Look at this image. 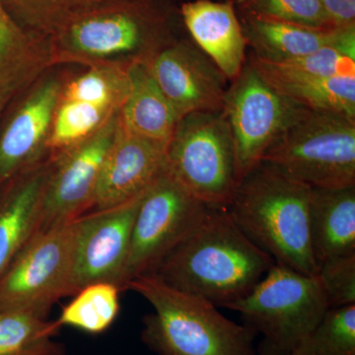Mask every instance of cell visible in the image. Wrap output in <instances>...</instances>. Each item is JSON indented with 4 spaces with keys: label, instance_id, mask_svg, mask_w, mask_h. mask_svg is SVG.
I'll return each mask as SVG.
<instances>
[{
    "label": "cell",
    "instance_id": "8992f818",
    "mask_svg": "<svg viewBox=\"0 0 355 355\" xmlns=\"http://www.w3.org/2000/svg\"><path fill=\"white\" fill-rule=\"evenodd\" d=\"M261 162L310 188L355 186V120L307 109Z\"/></svg>",
    "mask_w": 355,
    "mask_h": 355
},
{
    "label": "cell",
    "instance_id": "6da1fadb",
    "mask_svg": "<svg viewBox=\"0 0 355 355\" xmlns=\"http://www.w3.org/2000/svg\"><path fill=\"white\" fill-rule=\"evenodd\" d=\"M184 29L171 0H108L69 9L51 37L55 65L146 64Z\"/></svg>",
    "mask_w": 355,
    "mask_h": 355
},
{
    "label": "cell",
    "instance_id": "1f68e13d",
    "mask_svg": "<svg viewBox=\"0 0 355 355\" xmlns=\"http://www.w3.org/2000/svg\"><path fill=\"white\" fill-rule=\"evenodd\" d=\"M69 9L77 8L92 6V4L100 3V2L108 1V0H65Z\"/></svg>",
    "mask_w": 355,
    "mask_h": 355
},
{
    "label": "cell",
    "instance_id": "4dcf8cb0",
    "mask_svg": "<svg viewBox=\"0 0 355 355\" xmlns=\"http://www.w3.org/2000/svg\"><path fill=\"white\" fill-rule=\"evenodd\" d=\"M324 12L335 29L355 28V0H320Z\"/></svg>",
    "mask_w": 355,
    "mask_h": 355
},
{
    "label": "cell",
    "instance_id": "4316f807",
    "mask_svg": "<svg viewBox=\"0 0 355 355\" xmlns=\"http://www.w3.org/2000/svg\"><path fill=\"white\" fill-rule=\"evenodd\" d=\"M256 64L289 76L330 77L355 76V37L343 43L324 46L316 53L286 62H263L250 57Z\"/></svg>",
    "mask_w": 355,
    "mask_h": 355
},
{
    "label": "cell",
    "instance_id": "83f0119b",
    "mask_svg": "<svg viewBox=\"0 0 355 355\" xmlns=\"http://www.w3.org/2000/svg\"><path fill=\"white\" fill-rule=\"evenodd\" d=\"M233 2L239 15L280 21L313 29L335 30L324 14L320 0H234Z\"/></svg>",
    "mask_w": 355,
    "mask_h": 355
},
{
    "label": "cell",
    "instance_id": "f546056e",
    "mask_svg": "<svg viewBox=\"0 0 355 355\" xmlns=\"http://www.w3.org/2000/svg\"><path fill=\"white\" fill-rule=\"evenodd\" d=\"M317 277L330 308L355 304V254L324 261Z\"/></svg>",
    "mask_w": 355,
    "mask_h": 355
},
{
    "label": "cell",
    "instance_id": "9a60e30c",
    "mask_svg": "<svg viewBox=\"0 0 355 355\" xmlns=\"http://www.w3.org/2000/svg\"><path fill=\"white\" fill-rule=\"evenodd\" d=\"M144 65L179 119L223 110L229 81L187 33Z\"/></svg>",
    "mask_w": 355,
    "mask_h": 355
},
{
    "label": "cell",
    "instance_id": "e575fe53",
    "mask_svg": "<svg viewBox=\"0 0 355 355\" xmlns=\"http://www.w3.org/2000/svg\"><path fill=\"white\" fill-rule=\"evenodd\" d=\"M261 355H266V354H261Z\"/></svg>",
    "mask_w": 355,
    "mask_h": 355
},
{
    "label": "cell",
    "instance_id": "44dd1931",
    "mask_svg": "<svg viewBox=\"0 0 355 355\" xmlns=\"http://www.w3.org/2000/svg\"><path fill=\"white\" fill-rule=\"evenodd\" d=\"M309 225L318 266L331 259L355 254V186L311 188Z\"/></svg>",
    "mask_w": 355,
    "mask_h": 355
},
{
    "label": "cell",
    "instance_id": "d6a6232c",
    "mask_svg": "<svg viewBox=\"0 0 355 355\" xmlns=\"http://www.w3.org/2000/svg\"><path fill=\"white\" fill-rule=\"evenodd\" d=\"M4 108L3 107L1 106V105H0V116H1V113H2V111H3Z\"/></svg>",
    "mask_w": 355,
    "mask_h": 355
},
{
    "label": "cell",
    "instance_id": "d6986e66",
    "mask_svg": "<svg viewBox=\"0 0 355 355\" xmlns=\"http://www.w3.org/2000/svg\"><path fill=\"white\" fill-rule=\"evenodd\" d=\"M53 67L51 40L23 29L0 1V105L6 108Z\"/></svg>",
    "mask_w": 355,
    "mask_h": 355
},
{
    "label": "cell",
    "instance_id": "7a4b0ae2",
    "mask_svg": "<svg viewBox=\"0 0 355 355\" xmlns=\"http://www.w3.org/2000/svg\"><path fill=\"white\" fill-rule=\"evenodd\" d=\"M275 263L240 230L226 207H210L153 273L178 291L225 308L249 294Z\"/></svg>",
    "mask_w": 355,
    "mask_h": 355
},
{
    "label": "cell",
    "instance_id": "484cf974",
    "mask_svg": "<svg viewBox=\"0 0 355 355\" xmlns=\"http://www.w3.org/2000/svg\"><path fill=\"white\" fill-rule=\"evenodd\" d=\"M287 355H355V304L331 308Z\"/></svg>",
    "mask_w": 355,
    "mask_h": 355
},
{
    "label": "cell",
    "instance_id": "30bf717a",
    "mask_svg": "<svg viewBox=\"0 0 355 355\" xmlns=\"http://www.w3.org/2000/svg\"><path fill=\"white\" fill-rule=\"evenodd\" d=\"M209 209L184 190L169 173H163L140 200L123 289L130 279L153 273L202 221Z\"/></svg>",
    "mask_w": 355,
    "mask_h": 355
},
{
    "label": "cell",
    "instance_id": "ba28073f",
    "mask_svg": "<svg viewBox=\"0 0 355 355\" xmlns=\"http://www.w3.org/2000/svg\"><path fill=\"white\" fill-rule=\"evenodd\" d=\"M76 219L39 231L0 277V310L46 318L64 296L72 295Z\"/></svg>",
    "mask_w": 355,
    "mask_h": 355
},
{
    "label": "cell",
    "instance_id": "8fae6325",
    "mask_svg": "<svg viewBox=\"0 0 355 355\" xmlns=\"http://www.w3.org/2000/svg\"><path fill=\"white\" fill-rule=\"evenodd\" d=\"M128 67H90L64 77L49 141L51 156L92 137L120 114L130 87Z\"/></svg>",
    "mask_w": 355,
    "mask_h": 355
},
{
    "label": "cell",
    "instance_id": "4fadbf2b",
    "mask_svg": "<svg viewBox=\"0 0 355 355\" xmlns=\"http://www.w3.org/2000/svg\"><path fill=\"white\" fill-rule=\"evenodd\" d=\"M57 67V65H55ZM51 67L15 98L0 128V189L49 153L53 116L65 74Z\"/></svg>",
    "mask_w": 355,
    "mask_h": 355
},
{
    "label": "cell",
    "instance_id": "ac0fdd59",
    "mask_svg": "<svg viewBox=\"0 0 355 355\" xmlns=\"http://www.w3.org/2000/svg\"><path fill=\"white\" fill-rule=\"evenodd\" d=\"M50 159L20 173L0 190V277L38 232Z\"/></svg>",
    "mask_w": 355,
    "mask_h": 355
},
{
    "label": "cell",
    "instance_id": "7402d4cb",
    "mask_svg": "<svg viewBox=\"0 0 355 355\" xmlns=\"http://www.w3.org/2000/svg\"><path fill=\"white\" fill-rule=\"evenodd\" d=\"M128 93L120 123L128 132L167 148L180 121L146 65L128 67Z\"/></svg>",
    "mask_w": 355,
    "mask_h": 355
},
{
    "label": "cell",
    "instance_id": "ffe728a7",
    "mask_svg": "<svg viewBox=\"0 0 355 355\" xmlns=\"http://www.w3.org/2000/svg\"><path fill=\"white\" fill-rule=\"evenodd\" d=\"M239 17L252 57L273 64L304 57L355 37V28L320 30L253 16Z\"/></svg>",
    "mask_w": 355,
    "mask_h": 355
},
{
    "label": "cell",
    "instance_id": "5b68a950",
    "mask_svg": "<svg viewBox=\"0 0 355 355\" xmlns=\"http://www.w3.org/2000/svg\"><path fill=\"white\" fill-rule=\"evenodd\" d=\"M263 336L261 354L287 355L331 309L317 275L275 266L245 297L226 306Z\"/></svg>",
    "mask_w": 355,
    "mask_h": 355
},
{
    "label": "cell",
    "instance_id": "e0dca14e",
    "mask_svg": "<svg viewBox=\"0 0 355 355\" xmlns=\"http://www.w3.org/2000/svg\"><path fill=\"white\" fill-rule=\"evenodd\" d=\"M184 31L229 83L247 62V42L234 2L187 0L179 6Z\"/></svg>",
    "mask_w": 355,
    "mask_h": 355
},
{
    "label": "cell",
    "instance_id": "f1b7e54d",
    "mask_svg": "<svg viewBox=\"0 0 355 355\" xmlns=\"http://www.w3.org/2000/svg\"><path fill=\"white\" fill-rule=\"evenodd\" d=\"M26 31L51 40L69 13L65 0H0Z\"/></svg>",
    "mask_w": 355,
    "mask_h": 355
},
{
    "label": "cell",
    "instance_id": "d4e9b609",
    "mask_svg": "<svg viewBox=\"0 0 355 355\" xmlns=\"http://www.w3.org/2000/svg\"><path fill=\"white\" fill-rule=\"evenodd\" d=\"M120 288L111 284H95L83 287L73 300L65 306L57 321L91 335L108 330L120 311Z\"/></svg>",
    "mask_w": 355,
    "mask_h": 355
},
{
    "label": "cell",
    "instance_id": "cb8c5ba5",
    "mask_svg": "<svg viewBox=\"0 0 355 355\" xmlns=\"http://www.w3.org/2000/svg\"><path fill=\"white\" fill-rule=\"evenodd\" d=\"M57 321L19 310H0V355H65L64 345L53 340Z\"/></svg>",
    "mask_w": 355,
    "mask_h": 355
},
{
    "label": "cell",
    "instance_id": "603a6c76",
    "mask_svg": "<svg viewBox=\"0 0 355 355\" xmlns=\"http://www.w3.org/2000/svg\"><path fill=\"white\" fill-rule=\"evenodd\" d=\"M250 62L282 94L305 108L342 114L355 120V76H289Z\"/></svg>",
    "mask_w": 355,
    "mask_h": 355
},
{
    "label": "cell",
    "instance_id": "836d02e7",
    "mask_svg": "<svg viewBox=\"0 0 355 355\" xmlns=\"http://www.w3.org/2000/svg\"><path fill=\"white\" fill-rule=\"evenodd\" d=\"M220 1H234V0H220Z\"/></svg>",
    "mask_w": 355,
    "mask_h": 355
},
{
    "label": "cell",
    "instance_id": "52a82bcc",
    "mask_svg": "<svg viewBox=\"0 0 355 355\" xmlns=\"http://www.w3.org/2000/svg\"><path fill=\"white\" fill-rule=\"evenodd\" d=\"M166 171L207 207H228L238 183L234 144L223 110L180 119L166 149Z\"/></svg>",
    "mask_w": 355,
    "mask_h": 355
},
{
    "label": "cell",
    "instance_id": "5bb4252c",
    "mask_svg": "<svg viewBox=\"0 0 355 355\" xmlns=\"http://www.w3.org/2000/svg\"><path fill=\"white\" fill-rule=\"evenodd\" d=\"M141 198L76 219L72 294L95 284L123 289L135 216Z\"/></svg>",
    "mask_w": 355,
    "mask_h": 355
},
{
    "label": "cell",
    "instance_id": "9c48e42d",
    "mask_svg": "<svg viewBox=\"0 0 355 355\" xmlns=\"http://www.w3.org/2000/svg\"><path fill=\"white\" fill-rule=\"evenodd\" d=\"M306 110L270 85L248 58L241 73L229 83L223 105L234 144L237 183Z\"/></svg>",
    "mask_w": 355,
    "mask_h": 355
},
{
    "label": "cell",
    "instance_id": "2e32d148",
    "mask_svg": "<svg viewBox=\"0 0 355 355\" xmlns=\"http://www.w3.org/2000/svg\"><path fill=\"white\" fill-rule=\"evenodd\" d=\"M166 149L128 132L119 119L96 188L93 205L97 211L142 197L166 171Z\"/></svg>",
    "mask_w": 355,
    "mask_h": 355
},
{
    "label": "cell",
    "instance_id": "277c9868",
    "mask_svg": "<svg viewBox=\"0 0 355 355\" xmlns=\"http://www.w3.org/2000/svg\"><path fill=\"white\" fill-rule=\"evenodd\" d=\"M132 289L153 306L141 338L159 355H256V331L231 321L205 299L168 286L154 273L130 279Z\"/></svg>",
    "mask_w": 355,
    "mask_h": 355
},
{
    "label": "cell",
    "instance_id": "7c38bea8",
    "mask_svg": "<svg viewBox=\"0 0 355 355\" xmlns=\"http://www.w3.org/2000/svg\"><path fill=\"white\" fill-rule=\"evenodd\" d=\"M119 116L89 139L51 156L38 232L76 220L81 212L92 207L103 162L116 135Z\"/></svg>",
    "mask_w": 355,
    "mask_h": 355
},
{
    "label": "cell",
    "instance_id": "3957f363",
    "mask_svg": "<svg viewBox=\"0 0 355 355\" xmlns=\"http://www.w3.org/2000/svg\"><path fill=\"white\" fill-rule=\"evenodd\" d=\"M310 191L261 162L237 184L226 209L240 230L277 265L317 275L319 266L310 239Z\"/></svg>",
    "mask_w": 355,
    "mask_h": 355
}]
</instances>
